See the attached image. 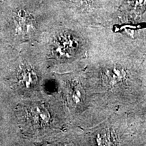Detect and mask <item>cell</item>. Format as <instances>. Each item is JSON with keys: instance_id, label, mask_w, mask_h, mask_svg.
<instances>
[{"instance_id": "1", "label": "cell", "mask_w": 146, "mask_h": 146, "mask_svg": "<svg viewBox=\"0 0 146 146\" xmlns=\"http://www.w3.org/2000/svg\"><path fill=\"white\" fill-rule=\"evenodd\" d=\"M17 79L19 85L26 89L33 88L38 83L36 72L27 64L20 66L17 71Z\"/></svg>"}, {"instance_id": "2", "label": "cell", "mask_w": 146, "mask_h": 146, "mask_svg": "<svg viewBox=\"0 0 146 146\" xmlns=\"http://www.w3.org/2000/svg\"><path fill=\"white\" fill-rule=\"evenodd\" d=\"M16 29L17 33H27L33 27V18L25 11L20 10L15 17Z\"/></svg>"}, {"instance_id": "3", "label": "cell", "mask_w": 146, "mask_h": 146, "mask_svg": "<svg viewBox=\"0 0 146 146\" xmlns=\"http://www.w3.org/2000/svg\"><path fill=\"white\" fill-rule=\"evenodd\" d=\"M70 1L75 3L78 6H83L84 8H86L90 4L89 0H70Z\"/></svg>"}]
</instances>
